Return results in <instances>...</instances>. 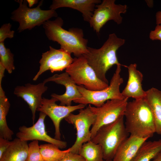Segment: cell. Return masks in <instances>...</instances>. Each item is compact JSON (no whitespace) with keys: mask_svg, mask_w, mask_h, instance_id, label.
Here are the masks:
<instances>
[{"mask_svg":"<svg viewBox=\"0 0 161 161\" xmlns=\"http://www.w3.org/2000/svg\"><path fill=\"white\" fill-rule=\"evenodd\" d=\"M147 138L130 135L117 149L113 161H131Z\"/></svg>","mask_w":161,"mask_h":161,"instance_id":"ac0fdd59","label":"cell"},{"mask_svg":"<svg viewBox=\"0 0 161 161\" xmlns=\"http://www.w3.org/2000/svg\"><path fill=\"white\" fill-rule=\"evenodd\" d=\"M29 144L27 141L15 138L0 158V161H25L27 157Z\"/></svg>","mask_w":161,"mask_h":161,"instance_id":"d6986e66","label":"cell"},{"mask_svg":"<svg viewBox=\"0 0 161 161\" xmlns=\"http://www.w3.org/2000/svg\"><path fill=\"white\" fill-rule=\"evenodd\" d=\"M161 151V139L145 141L131 161H151Z\"/></svg>","mask_w":161,"mask_h":161,"instance_id":"7402d4cb","label":"cell"},{"mask_svg":"<svg viewBox=\"0 0 161 161\" xmlns=\"http://www.w3.org/2000/svg\"><path fill=\"white\" fill-rule=\"evenodd\" d=\"M67 73L77 85H83L90 91L103 89L109 85L99 79L93 69L82 55L74 58L73 62L66 69Z\"/></svg>","mask_w":161,"mask_h":161,"instance_id":"52a82bcc","label":"cell"},{"mask_svg":"<svg viewBox=\"0 0 161 161\" xmlns=\"http://www.w3.org/2000/svg\"><path fill=\"white\" fill-rule=\"evenodd\" d=\"M145 97L152 111L156 133L161 135V91L152 87L146 91Z\"/></svg>","mask_w":161,"mask_h":161,"instance_id":"ffe728a7","label":"cell"},{"mask_svg":"<svg viewBox=\"0 0 161 161\" xmlns=\"http://www.w3.org/2000/svg\"><path fill=\"white\" fill-rule=\"evenodd\" d=\"M121 66H117L109 85L103 89L90 91L86 89L83 85H77L78 89L82 95V98L73 102L86 106L89 104L99 107L108 100L114 99L122 100L125 98L120 89V86L123 81L120 74Z\"/></svg>","mask_w":161,"mask_h":161,"instance_id":"5b68a950","label":"cell"},{"mask_svg":"<svg viewBox=\"0 0 161 161\" xmlns=\"http://www.w3.org/2000/svg\"><path fill=\"white\" fill-rule=\"evenodd\" d=\"M78 154L85 161H104L101 146L91 140L82 145Z\"/></svg>","mask_w":161,"mask_h":161,"instance_id":"603a6c76","label":"cell"},{"mask_svg":"<svg viewBox=\"0 0 161 161\" xmlns=\"http://www.w3.org/2000/svg\"><path fill=\"white\" fill-rule=\"evenodd\" d=\"M27 1L30 8L37 3L38 2V0H27Z\"/></svg>","mask_w":161,"mask_h":161,"instance_id":"d6a6232c","label":"cell"},{"mask_svg":"<svg viewBox=\"0 0 161 161\" xmlns=\"http://www.w3.org/2000/svg\"><path fill=\"white\" fill-rule=\"evenodd\" d=\"M10 106L1 85H0V137L9 140H12L14 134L13 131L8 127L6 120Z\"/></svg>","mask_w":161,"mask_h":161,"instance_id":"44dd1931","label":"cell"},{"mask_svg":"<svg viewBox=\"0 0 161 161\" xmlns=\"http://www.w3.org/2000/svg\"><path fill=\"white\" fill-rule=\"evenodd\" d=\"M129 135L123 116L100 128L91 140L101 146L104 160H112L118 148Z\"/></svg>","mask_w":161,"mask_h":161,"instance_id":"277c9868","label":"cell"},{"mask_svg":"<svg viewBox=\"0 0 161 161\" xmlns=\"http://www.w3.org/2000/svg\"><path fill=\"white\" fill-rule=\"evenodd\" d=\"M124 117L130 135L148 139L156 133L152 111L145 98L128 102Z\"/></svg>","mask_w":161,"mask_h":161,"instance_id":"7a4b0ae2","label":"cell"},{"mask_svg":"<svg viewBox=\"0 0 161 161\" xmlns=\"http://www.w3.org/2000/svg\"><path fill=\"white\" fill-rule=\"evenodd\" d=\"M11 27L10 23L5 24L1 26L0 29V43L4 42L6 38L13 37L15 32L11 30Z\"/></svg>","mask_w":161,"mask_h":161,"instance_id":"4316f807","label":"cell"},{"mask_svg":"<svg viewBox=\"0 0 161 161\" xmlns=\"http://www.w3.org/2000/svg\"><path fill=\"white\" fill-rule=\"evenodd\" d=\"M115 0H103L96 5L93 15L89 23L97 33L108 22L113 20L118 24L122 23L121 13H125L127 6L126 4H116Z\"/></svg>","mask_w":161,"mask_h":161,"instance_id":"30bf717a","label":"cell"},{"mask_svg":"<svg viewBox=\"0 0 161 161\" xmlns=\"http://www.w3.org/2000/svg\"><path fill=\"white\" fill-rule=\"evenodd\" d=\"M151 161H161V151Z\"/></svg>","mask_w":161,"mask_h":161,"instance_id":"836d02e7","label":"cell"},{"mask_svg":"<svg viewBox=\"0 0 161 161\" xmlns=\"http://www.w3.org/2000/svg\"><path fill=\"white\" fill-rule=\"evenodd\" d=\"M149 37L152 40H159L161 41V24L157 25L155 29L151 31Z\"/></svg>","mask_w":161,"mask_h":161,"instance_id":"f1b7e54d","label":"cell"},{"mask_svg":"<svg viewBox=\"0 0 161 161\" xmlns=\"http://www.w3.org/2000/svg\"><path fill=\"white\" fill-rule=\"evenodd\" d=\"M47 115L40 112L38 120L30 127L21 126L19 131L16 134V137L21 140H40L55 145L59 148H64L67 146V143L64 141L53 138L49 135L45 129L44 123Z\"/></svg>","mask_w":161,"mask_h":161,"instance_id":"4fadbf2b","label":"cell"},{"mask_svg":"<svg viewBox=\"0 0 161 161\" xmlns=\"http://www.w3.org/2000/svg\"><path fill=\"white\" fill-rule=\"evenodd\" d=\"M69 124L72 125L76 131L75 141L70 148L71 152L78 154L82 145L91 140L90 128L94 123L96 116L88 106L79 109L76 114H70L64 119Z\"/></svg>","mask_w":161,"mask_h":161,"instance_id":"ba28073f","label":"cell"},{"mask_svg":"<svg viewBox=\"0 0 161 161\" xmlns=\"http://www.w3.org/2000/svg\"><path fill=\"white\" fill-rule=\"evenodd\" d=\"M25 161H44L38 140L32 141L29 144L28 154Z\"/></svg>","mask_w":161,"mask_h":161,"instance_id":"484cf974","label":"cell"},{"mask_svg":"<svg viewBox=\"0 0 161 161\" xmlns=\"http://www.w3.org/2000/svg\"><path fill=\"white\" fill-rule=\"evenodd\" d=\"M14 55L9 49L6 48L4 42L0 43V64L8 72L11 74L15 69L14 63Z\"/></svg>","mask_w":161,"mask_h":161,"instance_id":"d4e9b609","label":"cell"},{"mask_svg":"<svg viewBox=\"0 0 161 161\" xmlns=\"http://www.w3.org/2000/svg\"><path fill=\"white\" fill-rule=\"evenodd\" d=\"M11 141L0 137V158L9 148Z\"/></svg>","mask_w":161,"mask_h":161,"instance_id":"f546056e","label":"cell"},{"mask_svg":"<svg viewBox=\"0 0 161 161\" xmlns=\"http://www.w3.org/2000/svg\"><path fill=\"white\" fill-rule=\"evenodd\" d=\"M5 69V68L0 64V85H1L2 79L4 76V72Z\"/></svg>","mask_w":161,"mask_h":161,"instance_id":"1f68e13d","label":"cell"},{"mask_svg":"<svg viewBox=\"0 0 161 161\" xmlns=\"http://www.w3.org/2000/svg\"><path fill=\"white\" fill-rule=\"evenodd\" d=\"M104 161H113L112 160H104Z\"/></svg>","mask_w":161,"mask_h":161,"instance_id":"d590c367","label":"cell"},{"mask_svg":"<svg viewBox=\"0 0 161 161\" xmlns=\"http://www.w3.org/2000/svg\"><path fill=\"white\" fill-rule=\"evenodd\" d=\"M155 17L157 25L161 24V10L156 13Z\"/></svg>","mask_w":161,"mask_h":161,"instance_id":"4dcf8cb0","label":"cell"},{"mask_svg":"<svg viewBox=\"0 0 161 161\" xmlns=\"http://www.w3.org/2000/svg\"><path fill=\"white\" fill-rule=\"evenodd\" d=\"M147 5L150 7H152L153 5V1L152 0H148L146 1Z\"/></svg>","mask_w":161,"mask_h":161,"instance_id":"e575fe53","label":"cell"},{"mask_svg":"<svg viewBox=\"0 0 161 161\" xmlns=\"http://www.w3.org/2000/svg\"><path fill=\"white\" fill-rule=\"evenodd\" d=\"M50 81L63 85L65 87L66 91L63 94L59 95L53 93L51 95L52 97L55 98L60 102V105L70 106L72 101L82 98V95L78 89L77 85L66 72L60 74H55L44 80L43 82L45 84Z\"/></svg>","mask_w":161,"mask_h":161,"instance_id":"9a60e30c","label":"cell"},{"mask_svg":"<svg viewBox=\"0 0 161 161\" xmlns=\"http://www.w3.org/2000/svg\"><path fill=\"white\" fill-rule=\"evenodd\" d=\"M137 67L135 63L131 64L127 66L128 79L126 86L121 92L125 98L132 97L137 100L144 98L146 96V91L143 90L142 87L143 75Z\"/></svg>","mask_w":161,"mask_h":161,"instance_id":"2e32d148","label":"cell"},{"mask_svg":"<svg viewBox=\"0 0 161 161\" xmlns=\"http://www.w3.org/2000/svg\"><path fill=\"white\" fill-rule=\"evenodd\" d=\"M43 82L37 84L27 83L24 86H18L14 91V94L21 97L28 104L31 110L32 120L34 123L35 112L40 107L43 100L42 96L47 89Z\"/></svg>","mask_w":161,"mask_h":161,"instance_id":"5bb4252c","label":"cell"},{"mask_svg":"<svg viewBox=\"0 0 161 161\" xmlns=\"http://www.w3.org/2000/svg\"><path fill=\"white\" fill-rule=\"evenodd\" d=\"M49 50L42 54L39 61V69L33 79L36 80L44 72L50 70L53 73L62 71L68 67L73 62L74 58L70 53L60 48L55 49L49 46Z\"/></svg>","mask_w":161,"mask_h":161,"instance_id":"8fae6325","label":"cell"},{"mask_svg":"<svg viewBox=\"0 0 161 161\" xmlns=\"http://www.w3.org/2000/svg\"><path fill=\"white\" fill-rule=\"evenodd\" d=\"M64 21L60 17L53 21L47 20L43 24L46 35L48 39L58 42L61 48L79 57L88 52V40L83 38L82 29L72 28L67 30L62 26Z\"/></svg>","mask_w":161,"mask_h":161,"instance_id":"6da1fadb","label":"cell"},{"mask_svg":"<svg viewBox=\"0 0 161 161\" xmlns=\"http://www.w3.org/2000/svg\"><path fill=\"white\" fill-rule=\"evenodd\" d=\"M40 148L44 161H59L70 151V148L60 150L58 147L50 143L41 145Z\"/></svg>","mask_w":161,"mask_h":161,"instance_id":"cb8c5ba5","label":"cell"},{"mask_svg":"<svg viewBox=\"0 0 161 161\" xmlns=\"http://www.w3.org/2000/svg\"><path fill=\"white\" fill-rule=\"evenodd\" d=\"M59 161H85V160L79 154L74 153L69 151Z\"/></svg>","mask_w":161,"mask_h":161,"instance_id":"83f0119b","label":"cell"},{"mask_svg":"<svg viewBox=\"0 0 161 161\" xmlns=\"http://www.w3.org/2000/svg\"><path fill=\"white\" fill-rule=\"evenodd\" d=\"M125 43V39L118 37L114 33H112L100 48L97 49L88 47V52L82 55L102 81L108 83L106 74L113 65L127 67L119 62L117 55V50Z\"/></svg>","mask_w":161,"mask_h":161,"instance_id":"3957f363","label":"cell"},{"mask_svg":"<svg viewBox=\"0 0 161 161\" xmlns=\"http://www.w3.org/2000/svg\"><path fill=\"white\" fill-rule=\"evenodd\" d=\"M19 4L18 7L12 13L11 19L18 22L19 26L18 30L21 32L27 29L31 30L36 26L43 24L52 17H57L55 10H42L41 9L43 1H41L37 6L30 8L27 6V0L16 1Z\"/></svg>","mask_w":161,"mask_h":161,"instance_id":"8992f818","label":"cell"},{"mask_svg":"<svg viewBox=\"0 0 161 161\" xmlns=\"http://www.w3.org/2000/svg\"><path fill=\"white\" fill-rule=\"evenodd\" d=\"M100 0H54L50 9L67 7L76 10L82 14L84 21L89 22L95 9L96 4L101 3Z\"/></svg>","mask_w":161,"mask_h":161,"instance_id":"e0dca14e","label":"cell"},{"mask_svg":"<svg viewBox=\"0 0 161 161\" xmlns=\"http://www.w3.org/2000/svg\"><path fill=\"white\" fill-rule=\"evenodd\" d=\"M128 98L114 99L107 101L99 107L89 106L96 116L95 121L90 129L91 139L101 127L112 123L124 116Z\"/></svg>","mask_w":161,"mask_h":161,"instance_id":"9c48e42d","label":"cell"},{"mask_svg":"<svg viewBox=\"0 0 161 161\" xmlns=\"http://www.w3.org/2000/svg\"><path fill=\"white\" fill-rule=\"evenodd\" d=\"M58 101L53 97L50 99L43 97L41 104L37 111L44 113L50 117L55 128L54 138L60 140V126L61 120L74 111L85 108L86 106L82 104L70 106L58 105L56 103Z\"/></svg>","mask_w":161,"mask_h":161,"instance_id":"7c38bea8","label":"cell"}]
</instances>
